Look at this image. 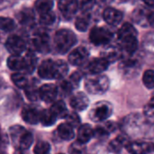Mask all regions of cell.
Masks as SVG:
<instances>
[{
	"label": "cell",
	"instance_id": "cell-1",
	"mask_svg": "<svg viewBox=\"0 0 154 154\" xmlns=\"http://www.w3.org/2000/svg\"><path fill=\"white\" fill-rule=\"evenodd\" d=\"M68 65L63 60H46L38 68V74L45 79H60L67 74Z\"/></svg>",
	"mask_w": 154,
	"mask_h": 154
},
{
	"label": "cell",
	"instance_id": "cell-2",
	"mask_svg": "<svg viewBox=\"0 0 154 154\" xmlns=\"http://www.w3.org/2000/svg\"><path fill=\"white\" fill-rule=\"evenodd\" d=\"M36 58L32 52H28L24 57L21 55H12L7 60L9 69L14 71L25 70L26 72H32L36 66Z\"/></svg>",
	"mask_w": 154,
	"mask_h": 154
},
{
	"label": "cell",
	"instance_id": "cell-3",
	"mask_svg": "<svg viewBox=\"0 0 154 154\" xmlns=\"http://www.w3.org/2000/svg\"><path fill=\"white\" fill-rule=\"evenodd\" d=\"M77 42L76 35L69 30L62 29L56 32L54 36V47L55 50L60 53L64 54L68 52Z\"/></svg>",
	"mask_w": 154,
	"mask_h": 154
},
{
	"label": "cell",
	"instance_id": "cell-4",
	"mask_svg": "<svg viewBox=\"0 0 154 154\" xmlns=\"http://www.w3.org/2000/svg\"><path fill=\"white\" fill-rule=\"evenodd\" d=\"M109 84V79L106 76L101 74H95L91 75L86 79L85 88L89 94L101 95L107 91Z\"/></svg>",
	"mask_w": 154,
	"mask_h": 154
},
{
	"label": "cell",
	"instance_id": "cell-5",
	"mask_svg": "<svg viewBox=\"0 0 154 154\" xmlns=\"http://www.w3.org/2000/svg\"><path fill=\"white\" fill-rule=\"evenodd\" d=\"M113 113V106L109 102L100 101L96 103L89 112V117L94 122H102L110 117Z\"/></svg>",
	"mask_w": 154,
	"mask_h": 154
},
{
	"label": "cell",
	"instance_id": "cell-6",
	"mask_svg": "<svg viewBox=\"0 0 154 154\" xmlns=\"http://www.w3.org/2000/svg\"><path fill=\"white\" fill-rule=\"evenodd\" d=\"M113 38V33L103 27H94L89 33V40L95 45H105Z\"/></svg>",
	"mask_w": 154,
	"mask_h": 154
},
{
	"label": "cell",
	"instance_id": "cell-7",
	"mask_svg": "<svg viewBox=\"0 0 154 154\" xmlns=\"http://www.w3.org/2000/svg\"><path fill=\"white\" fill-rule=\"evenodd\" d=\"M50 38L46 32L44 31H37L35 32L31 39V44L33 49L40 52H45L49 50Z\"/></svg>",
	"mask_w": 154,
	"mask_h": 154
},
{
	"label": "cell",
	"instance_id": "cell-8",
	"mask_svg": "<svg viewBox=\"0 0 154 154\" xmlns=\"http://www.w3.org/2000/svg\"><path fill=\"white\" fill-rule=\"evenodd\" d=\"M131 154H148L154 152V143L149 142H132L125 146Z\"/></svg>",
	"mask_w": 154,
	"mask_h": 154
},
{
	"label": "cell",
	"instance_id": "cell-9",
	"mask_svg": "<svg viewBox=\"0 0 154 154\" xmlns=\"http://www.w3.org/2000/svg\"><path fill=\"white\" fill-rule=\"evenodd\" d=\"M5 47L13 55H20L25 50L26 43L20 36L12 35L6 40Z\"/></svg>",
	"mask_w": 154,
	"mask_h": 154
},
{
	"label": "cell",
	"instance_id": "cell-10",
	"mask_svg": "<svg viewBox=\"0 0 154 154\" xmlns=\"http://www.w3.org/2000/svg\"><path fill=\"white\" fill-rule=\"evenodd\" d=\"M59 93L58 87L53 84H45L39 88V97L46 103H52Z\"/></svg>",
	"mask_w": 154,
	"mask_h": 154
},
{
	"label": "cell",
	"instance_id": "cell-11",
	"mask_svg": "<svg viewBox=\"0 0 154 154\" xmlns=\"http://www.w3.org/2000/svg\"><path fill=\"white\" fill-rule=\"evenodd\" d=\"M40 114L41 111L39 107L35 106H26L22 111L23 120L30 125H36L40 122Z\"/></svg>",
	"mask_w": 154,
	"mask_h": 154
},
{
	"label": "cell",
	"instance_id": "cell-12",
	"mask_svg": "<svg viewBox=\"0 0 154 154\" xmlns=\"http://www.w3.org/2000/svg\"><path fill=\"white\" fill-rule=\"evenodd\" d=\"M88 51L85 47H78L70 52L69 60L74 66H80L88 60Z\"/></svg>",
	"mask_w": 154,
	"mask_h": 154
},
{
	"label": "cell",
	"instance_id": "cell-13",
	"mask_svg": "<svg viewBox=\"0 0 154 154\" xmlns=\"http://www.w3.org/2000/svg\"><path fill=\"white\" fill-rule=\"evenodd\" d=\"M79 6L77 0H59V9L67 19H70L77 13Z\"/></svg>",
	"mask_w": 154,
	"mask_h": 154
},
{
	"label": "cell",
	"instance_id": "cell-14",
	"mask_svg": "<svg viewBox=\"0 0 154 154\" xmlns=\"http://www.w3.org/2000/svg\"><path fill=\"white\" fill-rule=\"evenodd\" d=\"M69 104L73 109L77 111H83L88 106L89 100L86 94L83 92H78L72 95L69 99Z\"/></svg>",
	"mask_w": 154,
	"mask_h": 154
},
{
	"label": "cell",
	"instance_id": "cell-15",
	"mask_svg": "<svg viewBox=\"0 0 154 154\" xmlns=\"http://www.w3.org/2000/svg\"><path fill=\"white\" fill-rule=\"evenodd\" d=\"M103 17L108 24L115 26L119 24L123 20V14L121 11L117 9L112 7H106L103 13Z\"/></svg>",
	"mask_w": 154,
	"mask_h": 154
},
{
	"label": "cell",
	"instance_id": "cell-16",
	"mask_svg": "<svg viewBox=\"0 0 154 154\" xmlns=\"http://www.w3.org/2000/svg\"><path fill=\"white\" fill-rule=\"evenodd\" d=\"M108 65L109 62L102 57L94 59L88 64V70L92 75L100 74L108 68Z\"/></svg>",
	"mask_w": 154,
	"mask_h": 154
},
{
	"label": "cell",
	"instance_id": "cell-17",
	"mask_svg": "<svg viewBox=\"0 0 154 154\" xmlns=\"http://www.w3.org/2000/svg\"><path fill=\"white\" fill-rule=\"evenodd\" d=\"M92 137H94V130L89 125L85 124L79 126L78 130V141L79 143L85 144L89 142Z\"/></svg>",
	"mask_w": 154,
	"mask_h": 154
},
{
	"label": "cell",
	"instance_id": "cell-18",
	"mask_svg": "<svg viewBox=\"0 0 154 154\" xmlns=\"http://www.w3.org/2000/svg\"><path fill=\"white\" fill-rule=\"evenodd\" d=\"M18 22L24 25H30L34 22V14L30 8H23L16 14Z\"/></svg>",
	"mask_w": 154,
	"mask_h": 154
},
{
	"label": "cell",
	"instance_id": "cell-19",
	"mask_svg": "<svg viewBox=\"0 0 154 154\" xmlns=\"http://www.w3.org/2000/svg\"><path fill=\"white\" fill-rule=\"evenodd\" d=\"M121 50L126 51L128 54H132L135 52L138 48V41L136 36L128 37L124 40H121Z\"/></svg>",
	"mask_w": 154,
	"mask_h": 154
},
{
	"label": "cell",
	"instance_id": "cell-20",
	"mask_svg": "<svg viewBox=\"0 0 154 154\" xmlns=\"http://www.w3.org/2000/svg\"><path fill=\"white\" fill-rule=\"evenodd\" d=\"M121 51H122L121 48L115 47V46H110V47L106 48L102 52L101 55H102V58H104L105 60H106L110 63V62H114V61L120 59Z\"/></svg>",
	"mask_w": 154,
	"mask_h": 154
},
{
	"label": "cell",
	"instance_id": "cell-21",
	"mask_svg": "<svg viewBox=\"0 0 154 154\" xmlns=\"http://www.w3.org/2000/svg\"><path fill=\"white\" fill-rule=\"evenodd\" d=\"M117 35H118V39L120 41L124 40L125 38H128V37H133V36L137 37V31H136V29L134 27V25L132 23H125L119 29V31L117 32Z\"/></svg>",
	"mask_w": 154,
	"mask_h": 154
},
{
	"label": "cell",
	"instance_id": "cell-22",
	"mask_svg": "<svg viewBox=\"0 0 154 154\" xmlns=\"http://www.w3.org/2000/svg\"><path fill=\"white\" fill-rule=\"evenodd\" d=\"M128 143L127 138L125 135H118L114 140L109 143V150L113 152H119L124 147L126 146Z\"/></svg>",
	"mask_w": 154,
	"mask_h": 154
},
{
	"label": "cell",
	"instance_id": "cell-23",
	"mask_svg": "<svg viewBox=\"0 0 154 154\" xmlns=\"http://www.w3.org/2000/svg\"><path fill=\"white\" fill-rule=\"evenodd\" d=\"M50 110L57 118H65L68 115V110L65 103L61 100L56 101L52 104Z\"/></svg>",
	"mask_w": 154,
	"mask_h": 154
},
{
	"label": "cell",
	"instance_id": "cell-24",
	"mask_svg": "<svg viewBox=\"0 0 154 154\" xmlns=\"http://www.w3.org/2000/svg\"><path fill=\"white\" fill-rule=\"evenodd\" d=\"M57 132H58V135L62 140H66V141L72 140L74 138V135H75L73 127H71L67 123L60 125L58 129H57Z\"/></svg>",
	"mask_w": 154,
	"mask_h": 154
},
{
	"label": "cell",
	"instance_id": "cell-25",
	"mask_svg": "<svg viewBox=\"0 0 154 154\" xmlns=\"http://www.w3.org/2000/svg\"><path fill=\"white\" fill-rule=\"evenodd\" d=\"M90 23V14L88 12L82 13L80 15H79L75 22L76 28L80 32H85L88 30Z\"/></svg>",
	"mask_w": 154,
	"mask_h": 154
},
{
	"label": "cell",
	"instance_id": "cell-26",
	"mask_svg": "<svg viewBox=\"0 0 154 154\" xmlns=\"http://www.w3.org/2000/svg\"><path fill=\"white\" fill-rule=\"evenodd\" d=\"M57 120V117L53 115V113L49 109L42 110L40 114V122L44 125V126H50L55 124Z\"/></svg>",
	"mask_w": 154,
	"mask_h": 154
},
{
	"label": "cell",
	"instance_id": "cell-27",
	"mask_svg": "<svg viewBox=\"0 0 154 154\" xmlns=\"http://www.w3.org/2000/svg\"><path fill=\"white\" fill-rule=\"evenodd\" d=\"M25 129L20 125H14L10 128V136L13 142L14 146L17 148V145L23 136V134L25 133Z\"/></svg>",
	"mask_w": 154,
	"mask_h": 154
},
{
	"label": "cell",
	"instance_id": "cell-28",
	"mask_svg": "<svg viewBox=\"0 0 154 154\" xmlns=\"http://www.w3.org/2000/svg\"><path fill=\"white\" fill-rule=\"evenodd\" d=\"M52 0H37L35 2V8L40 14L48 13L52 8Z\"/></svg>",
	"mask_w": 154,
	"mask_h": 154
},
{
	"label": "cell",
	"instance_id": "cell-29",
	"mask_svg": "<svg viewBox=\"0 0 154 154\" xmlns=\"http://www.w3.org/2000/svg\"><path fill=\"white\" fill-rule=\"evenodd\" d=\"M32 141H33V137H32V134L30 133V132H27L25 131V133L23 134L18 145H17V148L20 149V150H27L32 143Z\"/></svg>",
	"mask_w": 154,
	"mask_h": 154
},
{
	"label": "cell",
	"instance_id": "cell-30",
	"mask_svg": "<svg viewBox=\"0 0 154 154\" xmlns=\"http://www.w3.org/2000/svg\"><path fill=\"white\" fill-rule=\"evenodd\" d=\"M11 79L13 83L20 88H25L29 85V80L23 74L14 73L11 76Z\"/></svg>",
	"mask_w": 154,
	"mask_h": 154
},
{
	"label": "cell",
	"instance_id": "cell-31",
	"mask_svg": "<svg viewBox=\"0 0 154 154\" xmlns=\"http://www.w3.org/2000/svg\"><path fill=\"white\" fill-rule=\"evenodd\" d=\"M143 82L144 84V86L149 88L152 89L154 88V70L152 69H147L146 71H144L143 75Z\"/></svg>",
	"mask_w": 154,
	"mask_h": 154
},
{
	"label": "cell",
	"instance_id": "cell-32",
	"mask_svg": "<svg viewBox=\"0 0 154 154\" xmlns=\"http://www.w3.org/2000/svg\"><path fill=\"white\" fill-rule=\"evenodd\" d=\"M51 152V146L47 142L40 141L38 142L33 149L34 154H50Z\"/></svg>",
	"mask_w": 154,
	"mask_h": 154
},
{
	"label": "cell",
	"instance_id": "cell-33",
	"mask_svg": "<svg viewBox=\"0 0 154 154\" xmlns=\"http://www.w3.org/2000/svg\"><path fill=\"white\" fill-rule=\"evenodd\" d=\"M15 28L14 21L7 17H0V29L5 32H11Z\"/></svg>",
	"mask_w": 154,
	"mask_h": 154
},
{
	"label": "cell",
	"instance_id": "cell-34",
	"mask_svg": "<svg viewBox=\"0 0 154 154\" xmlns=\"http://www.w3.org/2000/svg\"><path fill=\"white\" fill-rule=\"evenodd\" d=\"M24 90H25V95H26V97H27L30 100L35 101V100L38 99V97H39V89H38L35 86L30 85V84H29V85L24 88Z\"/></svg>",
	"mask_w": 154,
	"mask_h": 154
},
{
	"label": "cell",
	"instance_id": "cell-35",
	"mask_svg": "<svg viewBox=\"0 0 154 154\" xmlns=\"http://www.w3.org/2000/svg\"><path fill=\"white\" fill-rule=\"evenodd\" d=\"M79 8L83 12H88L93 8V6L96 4V0H77Z\"/></svg>",
	"mask_w": 154,
	"mask_h": 154
},
{
	"label": "cell",
	"instance_id": "cell-36",
	"mask_svg": "<svg viewBox=\"0 0 154 154\" xmlns=\"http://www.w3.org/2000/svg\"><path fill=\"white\" fill-rule=\"evenodd\" d=\"M56 16L52 12H48L45 14H41L40 16V23L43 25H51L55 22Z\"/></svg>",
	"mask_w": 154,
	"mask_h": 154
},
{
	"label": "cell",
	"instance_id": "cell-37",
	"mask_svg": "<svg viewBox=\"0 0 154 154\" xmlns=\"http://www.w3.org/2000/svg\"><path fill=\"white\" fill-rule=\"evenodd\" d=\"M67 120V124L69 125L71 127H78L80 125V118L76 113H68L67 116L65 117Z\"/></svg>",
	"mask_w": 154,
	"mask_h": 154
},
{
	"label": "cell",
	"instance_id": "cell-38",
	"mask_svg": "<svg viewBox=\"0 0 154 154\" xmlns=\"http://www.w3.org/2000/svg\"><path fill=\"white\" fill-rule=\"evenodd\" d=\"M69 152L70 154H85L86 148L84 146V143H81L78 141L70 145V147L69 148Z\"/></svg>",
	"mask_w": 154,
	"mask_h": 154
},
{
	"label": "cell",
	"instance_id": "cell-39",
	"mask_svg": "<svg viewBox=\"0 0 154 154\" xmlns=\"http://www.w3.org/2000/svg\"><path fill=\"white\" fill-rule=\"evenodd\" d=\"M73 85L70 83L69 80H62L59 87H58V89H60L61 91V93L63 95H69L72 90H73Z\"/></svg>",
	"mask_w": 154,
	"mask_h": 154
},
{
	"label": "cell",
	"instance_id": "cell-40",
	"mask_svg": "<svg viewBox=\"0 0 154 154\" xmlns=\"http://www.w3.org/2000/svg\"><path fill=\"white\" fill-rule=\"evenodd\" d=\"M109 132L105 128V126H97L94 130V137L97 139H105L109 135Z\"/></svg>",
	"mask_w": 154,
	"mask_h": 154
},
{
	"label": "cell",
	"instance_id": "cell-41",
	"mask_svg": "<svg viewBox=\"0 0 154 154\" xmlns=\"http://www.w3.org/2000/svg\"><path fill=\"white\" fill-rule=\"evenodd\" d=\"M144 115L148 117H154V97H152L145 105L143 109Z\"/></svg>",
	"mask_w": 154,
	"mask_h": 154
},
{
	"label": "cell",
	"instance_id": "cell-42",
	"mask_svg": "<svg viewBox=\"0 0 154 154\" xmlns=\"http://www.w3.org/2000/svg\"><path fill=\"white\" fill-rule=\"evenodd\" d=\"M81 74L79 73V72H74L71 76H70V78H69V81H70V83L73 85V87H77L78 85H79V81H80V79H81Z\"/></svg>",
	"mask_w": 154,
	"mask_h": 154
},
{
	"label": "cell",
	"instance_id": "cell-43",
	"mask_svg": "<svg viewBox=\"0 0 154 154\" xmlns=\"http://www.w3.org/2000/svg\"><path fill=\"white\" fill-rule=\"evenodd\" d=\"M147 24L154 27V12L149 11L147 15Z\"/></svg>",
	"mask_w": 154,
	"mask_h": 154
},
{
	"label": "cell",
	"instance_id": "cell-44",
	"mask_svg": "<svg viewBox=\"0 0 154 154\" xmlns=\"http://www.w3.org/2000/svg\"><path fill=\"white\" fill-rule=\"evenodd\" d=\"M105 128L109 132V133H111V132H113V131H115L116 130V124L115 123H113V122H107V123H106L105 124Z\"/></svg>",
	"mask_w": 154,
	"mask_h": 154
},
{
	"label": "cell",
	"instance_id": "cell-45",
	"mask_svg": "<svg viewBox=\"0 0 154 154\" xmlns=\"http://www.w3.org/2000/svg\"><path fill=\"white\" fill-rule=\"evenodd\" d=\"M113 0H96V2L98 3L100 5H108Z\"/></svg>",
	"mask_w": 154,
	"mask_h": 154
},
{
	"label": "cell",
	"instance_id": "cell-46",
	"mask_svg": "<svg viewBox=\"0 0 154 154\" xmlns=\"http://www.w3.org/2000/svg\"><path fill=\"white\" fill-rule=\"evenodd\" d=\"M145 5L151 7H154V0H143Z\"/></svg>",
	"mask_w": 154,
	"mask_h": 154
},
{
	"label": "cell",
	"instance_id": "cell-47",
	"mask_svg": "<svg viewBox=\"0 0 154 154\" xmlns=\"http://www.w3.org/2000/svg\"><path fill=\"white\" fill-rule=\"evenodd\" d=\"M3 142H4V139H3V136H2V134H1V128H0V146L2 145Z\"/></svg>",
	"mask_w": 154,
	"mask_h": 154
},
{
	"label": "cell",
	"instance_id": "cell-48",
	"mask_svg": "<svg viewBox=\"0 0 154 154\" xmlns=\"http://www.w3.org/2000/svg\"><path fill=\"white\" fill-rule=\"evenodd\" d=\"M0 154H6V153H5L4 151H1V150H0Z\"/></svg>",
	"mask_w": 154,
	"mask_h": 154
},
{
	"label": "cell",
	"instance_id": "cell-49",
	"mask_svg": "<svg viewBox=\"0 0 154 154\" xmlns=\"http://www.w3.org/2000/svg\"><path fill=\"white\" fill-rule=\"evenodd\" d=\"M60 154H62V153H60Z\"/></svg>",
	"mask_w": 154,
	"mask_h": 154
}]
</instances>
